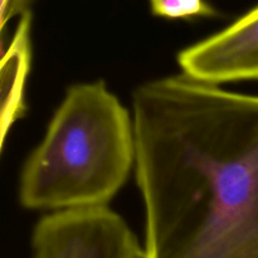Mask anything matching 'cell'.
I'll use <instances>...</instances> for the list:
<instances>
[{
	"instance_id": "1",
	"label": "cell",
	"mask_w": 258,
	"mask_h": 258,
	"mask_svg": "<svg viewBox=\"0 0 258 258\" xmlns=\"http://www.w3.org/2000/svg\"><path fill=\"white\" fill-rule=\"evenodd\" d=\"M145 258H258V96L184 75L133 95Z\"/></svg>"
},
{
	"instance_id": "2",
	"label": "cell",
	"mask_w": 258,
	"mask_h": 258,
	"mask_svg": "<svg viewBox=\"0 0 258 258\" xmlns=\"http://www.w3.org/2000/svg\"><path fill=\"white\" fill-rule=\"evenodd\" d=\"M135 163L133 115L103 81L76 83L23 165L19 202L50 213L107 207Z\"/></svg>"
},
{
	"instance_id": "3",
	"label": "cell",
	"mask_w": 258,
	"mask_h": 258,
	"mask_svg": "<svg viewBox=\"0 0 258 258\" xmlns=\"http://www.w3.org/2000/svg\"><path fill=\"white\" fill-rule=\"evenodd\" d=\"M32 258H145L125 219L107 207L52 212L32 236Z\"/></svg>"
},
{
	"instance_id": "4",
	"label": "cell",
	"mask_w": 258,
	"mask_h": 258,
	"mask_svg": "<svg viewBox=\"0 0 258 258\" xmlns=\"http://www.w3.org/2000/svg\"><path fill=\"white\" fill-rule=\"evenodd\" d=\"M176 62L181 75L208 85L258 82V5L221 32L181 49Z\"/></svg>"
},
{
	"instance_id": "5",
	"label": "cell",
	"mask_w": 258,
	"mask_h": 258,
	"mask_svg": "<svg viewBox=\"0 0 258 258\" xmlns=\"http://www.w3.org/2000/svg\"><path fill=\"white\" fill-rule=\"evenodd\" d=\"M32 67V13L18 18L0 64V149L14 123L27 113L25 85Z\"/></svg>"
},
{
	"instance_id": "6",
	"label": "cell",
	"mask_w": 258,
	"mask_h": 258,
	"mask_svg": "<svg viewBox=\"0 0 258 258\" xmlns=\"http://www.w3.org/2000/svg\"><path fill=\"white\" fill-rule=\"evenodd\" d=\"M149 5L155 17L170 20H190L217 15V10L208 0H149Z\"/></svg>"
},
{
	"instance_id": "7",
	"label": "cell",
	"mask_w": 258,
	"mask_h": 258,
	"mask_svg": "<svg viewBox=\"0 0 258 258\" xmlns=\"http://www.w3.org/2000/svg\"><path fill=\"white\" fill-rule=\"evenodd\" d=\"M37 0H0V28L4 32L9 20L22 17L30 12V8Z\"/></svg>"
}]
</instances>
